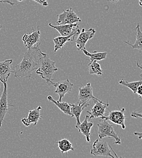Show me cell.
<instances>
[{"instance_id":"obj_3","label":"cell","mask_w":142,"mask_h":158,"mask_svg":"<svg viewBox=\"0 0 142 158\" xmlns=\"http://www.w3.org/2000/svg\"><path fill=\"white\" fill-rule=\"evenodd\" d=\"M97 124L99 138L100 139L106 137L112 138L115 139V144H121L122 141L117 133L114 129L112 124L107 121V120L101 118Z\"/></svg>"},{"instance_id":"obj_20","label":"cell","mask_w":142,"mask_h":158,"mask_svg":"<svg viewBox=\"0 0 142 158\" xmlns=\"http://www.w3.org/2000/svg\"><path fill=\"white\" fill-rule=\"evenodd\" d=\"M136 39L134 44H132L128 41H124L125 43L131 46L132 49H136L139 50L140 52L142 53V32L140 28V24H137L136 28Z\"/></svg>"},{"instance_id":"obj_11","label":"cell","mask_w":142,"mask_h":158,"mask_svg":"<svg viewBox=\"0 0 142 158\" xmlns=\"http://www.w3.org/2000/svg\"><path fill=\"white\" fill-rule=\"evenodd\" d=\"M40 31H34L30 34H24L22 38V40L26 49H29L34 47H39L40 44Z\"/></svg>"},{"instance_id":"obj_14","label":"cell","mask_w":142,"mask_h":158,"mask_svg":"<svg viewBox=\"0 0 142 158\" xmlns=\"http://www.w3.org/2000/svg\"><path fill=\"white\" fill-rule=\"evenodd\" d=\"M41 109L42 107L41 106H39L34 110H29L27 118L21 119V122L26 127H29L32 123H33L34 125H36L40 119L42 118L40 113Z\"/></svg>"},{"instance_id":"obj_17","label":"cell","mask_w":142,"mask_h":158,"mask_svg":"<svg viewBox=\"0 0 142 158\" xmlns=\"http://www.w3.org/2000/svg\"><path fill=\"white\" fill-rule=\"evenodd\" d=\"M88 118L89 116L86 115L85 116L84 120L80 123V124L76 125L75 127L78 129L79 131H80L82 133L83 135H84L86 137V141L87 142H89L91 140V130L94 124L92 122H88Z\"/></svg>"},{"instance_id":"obj_30","label":"cell","mask_w":142,"mask_h":158,"mask_svg":"<svg viewBox=\"0 0 142 158\" xmlns=\"http://www.w3.org/2000/svg\"><path fill=\"white\" fill-rule=\"evenodd\" d=\"M136 64H137V67L138 68H139L140 69H142V65H141L139 63V61H136ZM140 76H142V73L140 74Z\"/></svg>"},{"instance_id":"obj_33","label":"cell","mask_w":142,"mask_h":158,"mask_svg":"<svg viewBox=\"0 0 142 158\" xmlns=\"http://www.w3.org/2000/svg\"><path fill=\"white\" fill-rule=\"evenodd\" d=\"M2 25H1V24H0V31H1V29H2Z\"/></svg>"},{"instance_id":"obj_15","label":"cell","mask_w":142,"mask_h":158,"mask_svg":"<svg viewBox=\"0 0 142 158\" xmlns=\"http://www.w3.org/2000/svg\"><path fill=\"white\" fill-rule=\"evenodd\" d=\"M13 60H6L0 62V81L3 83L7 82L9 77L14 70L11 68Z\"/></svg>"},{"instance_id":"obj_29","label":"cell","mask_w":142,"mask_h":158,"mask_svg":"<svg viewBox=\"0 0 142 158\" xmlns=\"http://www.w3.org/2000/svg\"><path fill=\"white\" fill-rule=\"evenodd\" d=\"M134 135L137 136L138 137L139 139H142V132H135L134 133Z\"/></svg>"},{"instance_id":"obj_12","label":"cell","mask_w":142,"mask_h":158,"mask_svg":"<svg viewBox=\"0 0 142 158\" xmlns=\"http://www.w3.org/2000/svg\"><path fill=\"white\" fill-rule=\"evenodd\" d=\"M80 32V30L79 27L72 34L67 36H60L54 38L53 39L54 43V52H56L58 50L61 49L67 41H75Z\"/></svg>"},{"instance_id":"obj_23","label":"cell","mask_w":142,"mask_h":158,"mask_svg":"<svg viewBox=\"0 0 142 158\" xmlns=\"http://www.w3.org/2000/svg\"><path fill=\"white\" fill-rule=\"evenodd\" d=\"M89 66V73L90 75H97L102 76L103 73L100 64L96 61L94 60L92 62H90L88 64Z\"/></svg>"},{"instance_id":"obj_28","label":"cell","mask_w":142,"mask_h":158,"mask_svg":"<svg viewBox=\"0 0 142 158\" xmlns=\"http://www.w3.org/2000/svg\"><path fill=\"white\" fill-rule=\"evenodd\" d=\"M0 3H8L12 6H14L15 4L13 2L12 0H0Z\"/></svg>"},{"instance_id":"obj_32","label":"cell","mask_w":142,"mask_h":158,"mask_svg":"<svg viewBox=\"0 0 142 158\" xmlns=\"http://www.w3.org/2000/svg\"><path fill=\"white\" fill-rule=\"evenodd\" d=\"M139 5L142 7V0H139Z\"/></svg>"},{"instance_id":"obj_6","label":"cell","mask_w":142,"mask_h":158,"mask_svg":"<svg viewBox=\"0 0 142 158\" xmlns=\"http://www.w3.org/2000/svg\"><path fill=\"white\" fill-rule=\"evenodd\" d=\"M57 17L58 20L57 21V24L58 25L74 24L81 21L80 18L72 9V8H69L66 10H63V12L60 15H58Z\"/></svg>"},{"instance_id":"obj_22","label":"cell","mask_w":142,"mask_h":158,"mask_svg":"<svg viewBox=\"0 0 142 158\" xmlns=\"http://www.w3.org/2000/svg\"><path fill=\"white\" fill-rule=\"evenodd\" d=\"M58 146L62 153L66 154L68 152L74 151V148L71 142L67 139H63L57 142Z\"/></svg>"},{"instance_id":"obj_13","label":"cell","mask_w":142,"mask_h":158,"mask_svg":"<svg viewBox=\"0 0 142 158\" xmlns=\"http://www.w3.org/2000/svg\"><path fill=\"white\" fill-rule=\"evenodd\" d=\"M91 99L99 100L93 95V88L90 83L79 88V102L84 103L89 102Z\"/></svg>"},{"instance_id":"obj_25","label":"cell","mask_w":142,"mask_h":158,"mask_svg":"<svg viewBox=\"0 0 142 158\" xmlns=\"http://www.w3.org/2000/svg\"><path fill=\"white\" fill-rule=\"evenodd\" d=\"M32 1H34L35 2L40 4L43 6H48L47 0H32Z\"/></svg>"},{"instance_id":"obj_5","label":"cell","mask_w":142,"mask_h":158,"mask_svg":"<svg viewBox=\"0 0 142 158\" xmlns=\"http://www.w3.org/2000/svg\"><path fill=\"white\" fill-rule=\"evenodd\" d=\"M47 85L49 86L53 85L55 87V93L57 94L59 96V102H62V99L64 97V96L67 93H70L74 86V85L68 79L57 83H55L53 81V80H51L49 83H47Z\"/></svg>"},{"instance_id":"obj_21","label":"cell","mask_w":142,"mask_h":158,"mask_svg":"<svg viewBox=\"0 0 142 158\" xmlns=\"http://www.w3.org/2000/svg\"><path fill=\"white\" fill-rule=\"evenodd\" d=\"M82 51L86 56H88L89 57L90 62H92L94 60L99 61L106 59L108 55L107 52H97V51H95L93 53H91L87 51L86 49H83Z\"/></svg>"},{"instance_id":"obj_4","label":"cell","mask_w":142,"mask_h":158,"mask_svg":"<svg viewBox=\"0 0 142 158\" xmlns=\"http://www.w3.org/2000/svg\"><path fill=\"white\" fill-rule=\"evenodd\" d=\"M111 148L106 141L97 139L92 145L91 155L95 156H102L114 158L115 156L112 155L113 150Z\"/></svg>"},{"instance_id":"obj_1","label":"cell","mask_w":142,"mask_h":158,"mask_svg":"<svg viewBox=\"0 0 142 158\" xmlns=\"http://www.w3.org/2000/svg\"><path fill=\"white\" fill-rule=\"evenodd\" d=\"M46 55L47 54L43 52L39 47H34L27 49L24 54L20 63L14 68L15 77L16 78L25 77L30 79L32 73L39 67L41 58Z\"/></svg>"},{"instance_id":"obj_31","label":"cell","mask_w":142,"mask_h":158,"mask_svg":"<svg viewBox=\"0 0 142 158\" xmlns=\"http://www.w3.org/2000/svg\"><path fill=\"white\" fill-rule=\"evenodd\" d=\"M108 1H109V2H111L112 3H117V2L121 1L122 0H108Z\"/></svg>"},{"instance_id":"obj_34","label":"cell","mask_w":142,"mask_h":158,"mask_svg":"<svg viewBox=\"0 0 142 158\" xmlns=\"http://www.w3.org/2000/svg\"><path fill=\"white\" fill-rule=\"evenodd\" d=\"M18 1H19V2H21V1H25V0H17Z\"/></svg>"},{"instance_id":"obj_18","label":"cell","mask_w":142,"mask_h":158,"mask_svg":"<svg viewBox=\"0 0 142 158\" xmlns=\"http://www.w3.org/2000/svg\"><path fill=\"white\" fill-rule=\"evenodd\" d=\"M89 106V103L87 102H84V103H80L78 102L75 104H70L71 106V111L73 117H75L77 120V124L76 125H79L80 124V116H81V113L83 111V110Z\"/></svg>"},{"instance_id":"obj_10","label":"cell","mask_w":142,"mask_h":158,"mask_svg":"<svg viewBox=\"0 0 142 158\" xmlns=\"http://www.w3.org/2000/svg\"><path fill=\"white\" fill-rule=\"evenodd\" d=\"M3 91L0 97V127H1L4 118L9 110V102L7 82L3 83Z\"/></svg>"},{"instance_id":"obj_2","label":"cell","mask_w":142,"mask_h":158,"mask_svg":"<svg viewBox=\"0 0 142 158\" xmlns=\"http://www.w3.org/2000/svg\"><path fill=\"white\" fill-rule=\"evenodd\" d=\"M58 70L55 66V62L46 55L41 58L39 67L36 70V74L39 75L42 79H44L47 83L50 81L54 80L52 77Z\"/></svg>"},{"instance_id":"obj_8","label":"cell","mask_w":142,"mask_h":158,"mask_svg":"<svg viewBox=\"0 0 142 158\" xmlns=\"http://www.w3.org/2000/svg\"><path fill=\"white\" fill-rule=\"evenodd\" d=\"M95 32L96 31L94 29L90 28L86 31L85 29L83 28L75 40L77 49L79 51H82L83 49H86V44L89 40L94 37Z\"/></svg>"},{"instance_id":"obj_16","label":"cell","mask_w":142,"mask_h":158,"mask_svg":"<svg viewBox=\"0 0 142 158\" xmlns=\"http://www.w3.org/2000/svg\"><path fill=\"white\" fill-rule=\"evenodd\" d=\"M49 26L55 29H56L61 36H67L72 34L77 27H79V23L74 24H67L55 26L51 23H49Z\"/></svg>"},{"instance_id":"obj_24","label":"cell","mask_w":142,"mask_h":158,"mask_svg":"<svg viewBox=\"0 0 142 158\" xmlns=\"http://www.w3.org/2000/svg\"><path fill=\"white\" fill-rule=\"evenodd\" d=\"M141 77L142 78L140 79V80L136 81H133V82H128V81H125L123 79H121L119 81V83L123 86H126L128 88H129L132 91V93L134 94H136L138 87L142 84V76H141Z\"/></svg>"},{"instance_id":"obj_9","label":"cell","mask_w":142,"mask_h":158,"mask_svg":"<svg viewBox=\"0 0 142 158\" xmlns=\"http://www.w3.org/2000/svg\"><path fill=\"white\" fill-rule=\"evenodd\" d=\"M125 108H122L120 110H116L110 111L108 116H103L102 118L107 120H109L112 123L116 124L117 125H120L122 129L124 130L126 128L125 125V119L126 117L124 116Z\"/></svg>"},{"instance_id":"obj_7","label":"cell","mask_w":142,"mask_h":158,"mask_svg":"<svg viewBox=\"0 0 142 158\" xmlns=\"http://www.w3.org/2000/svg\"><path fill=\"white\" fill-rule=\"evenodd\" d=\"M94 105L91 109L90 111H87L86 113L89 114V118H102L104 116L106 110L109 106V102L107 100L106 102H103L100 100H93Z\"/></svg>"},{"instance_id":"obj_19","label":"cell","mask_w":142,"mask_h":158,"mask_svg":"<svg viewBox=\"0 0 142 158\" xmlns=\"http://www.w3.org/2000/svg\"><path fill=\"white\" fill-rule=\"evenodd\" d=\"M47 100L49 102H52L53 103H54L61 111L64 113L66 115L68 116H71V117H73L72 114L71 113V106H70V103H68L67 102H59L53 99V98L51 96H49L47 97Z\"/></svg>"},{"instance_id":"obj_26","label":"cell","mask_w":142,"mask_h":158,"mask_svg":"<svg viewBox=\"0 0 142 158\" xmlns=\"http://www.w3.org/2000/svg\"><path fill=\"white\" fill-rule=\"evenodd\" d=\"M132 118H142V114L140 113H137V112H132L131 114Z\"/></svg>"},{"instance_id":"obj_27","label":"cell","mask_w":142,"mask_h":158,"mask_svg":"<svg viewBox=\"0 0 142 158\" xmlns=\"http://www.w3.org/2000/svg\"><path fill=\"white\" fill-rule=\"evenodd\" d=\"M136 94L139 96L140 98H142V84L138 87L136 91Z\"/></svg>"}]
</instances>
